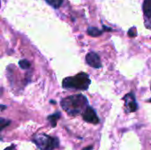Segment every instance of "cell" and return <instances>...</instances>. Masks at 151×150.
<instances>
[{"instance_id":"1","label":"cell","mask_w":151,"mask_h":150,"mask_svg":"<svg viewBox=\"0 0 151 150\" xmlns=\"http://www.w3.org/2000/svg\"><path fill=\"white\" fill-rule=\"evenodd\" d=\"M63 110L71 116L81 114L88 106V99L83 95H74L64 98L61 103Z\"/></svg>"},{"instance_id":"2","label":"cell","mask_w":151,"mask_h":150,"mask_svg":"<svg viewBox=\"0 0 151 150\" xmlns=\"http://www.w3.org/2000/svg\"><path fill=\"white\" fill-rule=\"evenodd\" d=\"M90 85V79L85 72H81L73 77H67L63 80V87L68 89L87 90Z\"/></svg>"},{"instance_id":"3","label":"cell","mask_w":151,"mask_h":150,"mask_svg":"<svg viewBox=\"0 0 151 150\" xmlns=\"http://www.w3.org/2000/svg\"><path fill=\"white\" fill-rule=\"evenodd\" d=\"M33 142L40 150H54L59 145V140L45 133H36L32 138Z\"/></svg>"},{"instance_id":"4","label":"cell","mask_w":151,"mask_h":150,"mask_svg":"<svg viewBox=\"0 0 151 150\" xmlns=\"http://www.w3.org/2000/svg\"><path fill=\"white\" fill-rule=\"evenodd\" d=\"M82 117H83V119L88 123L94 124V125L99 123V118H98L96 111H94L93 108H91L89 106H88L85 109V111L82 113Z\"/></svg>"},{"instance_id":"5","label":"cell","mask_w":151,"mask_h":150,"mask_svg":"<svg viewBox=\"0 0 151 150\" xmlns=\"http://www.w3.org/2000/svg\"><path fill=\"white\" fill-rule=\"evenodd\" d=\"M124 101H125L126 107L128 109V111L130 112L136 111V110L138 108V105L136 103L135 97H134V95L133 93H129V94L126 95L125 97H124Z\"/></svg>"},{"instance_id":"6","label":"cell","mask_w":151,"mask_h":150,"mask_svg":"<svg viewBox=\"0 0 151 150\" xmlns=\"http://www.w3.org/2000/svg\"><path fill=\"white\" fill-rule=\"evenodd\" d=\"M86 62L94 68H100L102 66V63L99 56L95 52H89L86 56Z\"/></svg>"},{"instance_id":"7","label":"cell","mask_w":151,"mask_h":150,"mask_svg":"<svg viewBox=\"0 0 151 150\" xmlns=\"http://www.w3.org/2000/svg\"><path fill=\"white\" fill-rule=\"evenodd\" d=\"M143 11L147 20L151 23V0H145L143 4Z\"/></svg>"},{"instance_id":"8","label":"cell","mask_w":151,"mask_h":150,"mask_svg":"<svg viewBox=\"0 0 151 150\" xmlns=\"http://www.w3.org/2000/svg\"><path fill=\"white\" fill-rule=\"evenodd\" d=\"M60 117H61L60 112H56V113H54V114H52V115H50V116L48 117V120L50 123V125H51L52 127H55L57 126L58 120L60 118Z\"/></svg>"},{"instance_id":"9","label":"cell","mask_w":151,"mask_h":150,"mask_svg":"<svg viewBox=\"0 0 151 150\" xmlns=\"http://www.w3.org/2000/svg\"><path fill=\"white\" fill-rule=\"evenodd\" d=\"M88 34L89 35H91V36L96 37V36L101 35V34H102V31L99 30V29L96 28V27H88Z\"/></svg>"},{"instance_id":"10","label":"cell","mask_w":151,"mask_h":150,"mask_svg":"<svg viewBox=\"0 0 151 150\" xmlns=\"http://www.w3.org/2000/svg\"><path fill=\"white\" fill-rule=\"evenodd\" d=\"M47 4H49L50 6L54 7V8H58L61 6L63 0H45Z\"/></svg>"},{"instance_id":"11","label":"cell","mask_w":151,"mask_h":150,"mask_svg":"<svg viewBox=\"0 0 151 150\" xmlns=\"http://www.w3.org/2000/svg\"><path fill=\"white\" fill-rule=\"evenodd\" d=\"M10 124H11V121L9 119L0 117V132L3 131L5 127H7Z\"/></svg>"},{"instance_id":"12","label":"cell","mask_w":151,"mask_h":150,"mask_svg":"<svg viewBox=\"0 0 151 150\" xmlns=\"http://www.w3.org/2000/svg\"><path fill=\"white\" fill-rule=\"evenodd\" d=\"M19 67L23 70H27L30 67V63L26 60V59H22L19 62Z\"/></svg>"},{"instance_id":"13","label":"cell","mask_w":151,"mask_h":150,"mask_svg":"<svg viewBox=\"0 0 151 150\" xmlns=\"http://www.w3.org/2000/svg\"><path fill=\"white\" fill-rule=\"evenodd\" d=\"M128 35L131 36V37H134L136 35V30H135V27H133L132 29H130L128 31Z\"/></svg>"},{"instance_id":"14","label":"cell","mask_w":151,"mask_h":150,"mask_svg":"<svg viewBox=\"0 0 151 150\" xmlns=\"http://www.w3.org/2000/svg\"><path fill=\"white\" fill-rule=\"evenodd\" d=\"M16 148V146L15 145H11L9 148H7V149H5L4 150H14V149Z\"/></svg>"},{"instance_id":"15","label":"cell","mask_w":151,"mask_h":150,"mask_svg":"<svg viewBox=\"0 0 151 150\" xmlns=\"http://www.w3.org/2000/svg\"><path fill=\"white\" fill-rule=\"evenodd\" d=\"M92 149H93V147L92 146H89V147H87V148L83 149L82 150H92Z\"/></svg>"}]
</instances>
